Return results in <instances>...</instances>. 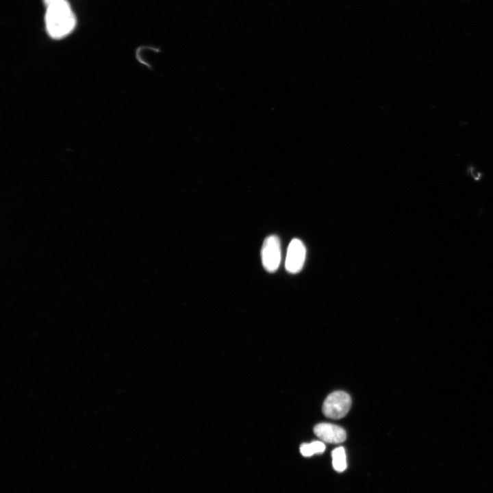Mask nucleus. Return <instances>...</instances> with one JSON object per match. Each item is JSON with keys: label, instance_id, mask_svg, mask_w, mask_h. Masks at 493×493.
<instances>
[{"label": "nucleus", "instance_id": "nucleus-7", "mask_svg": "<svg viewBox=\"0 0 493 493\" xmlns=\"http://www.w3.org/2000/svg\"><path fill=\"white\" fill-rule=\"evenodd\" d=\"M325 450V445L323 442L314 441L311 443H303L300 446V452L304 457H310L315 453H322Z\"/></svg>", "mask_w": 493, "mask_h": 493}, {"label": "nucleus", "instance_id": "nucleus-1", "mask_svg": "<svg viewBox=\"0 0 493 493\" xmlns=\"http://www.w3.org/2000/svg\"><path fill=\"white\" fill-rule=\"evenodd\" d=\"M46 7L45 26L53 39H61L70 34L77 23L76 17L67 0H42Z\"/></svg>", "mask_w": 493, "mask_h": 493}, {"label": "nucleus", "instance_id": "nucleus-3", "mask_svg": "<svg viewBox=\"0 0 493 493\" xmlns=\"http://www.w3.org/2000/svg\"><path fill=\"white\" fill-rule=\"evenodd\" d=\"M281 259L280 240L277 236L270 235L264 240L261 249L262 266L267 272L274 273L278 269Z\"/></svg>", "mask_w": 493, "mask_h": 493}, {"label": "nucleus", "instance_id": "nucleus-6", "mask_svg": "<svg viewBox=\"0 0 493 493\" xmlns=\"http://www.w3.org/2000/svg\"><path fill=\"white\" fill-rule=\"evenodd\" d=\"M332 465L337 472H343L347 467L345 450L342 446L333 449L331 452Z\"/></svg>", "mask_w": 493, "mask_h": 493}, {"label": "nucleus", "instance_id": "nucleus-4", "mask_svg": "<svg viewBox=\"0 0 493 493\" xmlns=\"http://www.w3.org/2000/svg\"><path fill=\"white\" fill-rule=\"evenodd\" d=\"M306 249L303 242L298 239H292L288 247L285 262L286 270L291 274L300 272L305 264Z\"/></svg>", "mask_w": 493, "mask_h": 493}, {"label": "nucleus", "instance_id": "nucleus-2", "mask_svg": "<svg viewBox=\"0 0 493 493\" xmlns=\"http://www.w3.org/2000/svg\"><path fill=\"white\" fill-rule=\"evenodd\" d=\"M351 405L350 396L344 391H335L327 396L323 405V413L331 419L343 418Z\"/></svg>", "mask_w": 493, "mask_h": 493}, {"label": "nucleus", "instance_id": "nucleus-5", "mask_svg": "<svg viewBox=\"0 0 493 493\" xmlns=\"http://www.w3.org/2000/svg\"><path fill=\"white\" fill-rule=\"evenodd\" d=\"M315 435L321 440L331 444L343 442L346 438V431L341 427L331 423H319L314 427Z\"/></svg>", "mask_w": 493, "mask_h": 493}]
</instances>
